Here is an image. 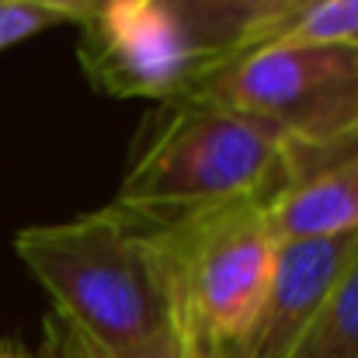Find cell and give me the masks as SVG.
I'll return each instance as SVG.
<instances>
[{
	"label": "cell",
	"instance_id": "1",
	"mask_svg": "<svg viewBox=\"0 0 358 358\" xmlns=\"http://www.w3.org/2000/svg\"><path fill=\"white\" fill-rule=\"evenodd\" d=\"M14 250L52 313L101 348L125 352L174 331V275L153 216L105 206L63 223L24 227Z\"/></svg>",
	"mask_w": 358,
	"mask_h": 358
},
{
	"label": "cell",
	"instance_id": "2",
	"mask_svg": "<svg viewBox=\"0 0 358 358\" xmlns=\"http://www.w3.org/2000/svg\"><path fill=\"white\" fill-rule=\"evenodd\" d=\"M289 139L271 125L206 98H181L136 153L115 206L178 220L234 202L268 199L285 178Z\"/></svg>",
	"mask_w": 358,
	"mask_h": 358
},
{
	"label": "cell",
	"instance_id": "3",
	"mask_svg": "<svg viewBox=\"0 0 358 358\" xmlns=\"http://www.w3.org/2000/svg\"><path fill=\"white\" fill-rule=\"evenodd\" d=\"M174 275V313L234 352L268 296L278 237L264 199L234 202L178 220H157Z\"/></svg>",
	"mask_w": 358,
	"mask_h": 358
},
{
	"label": "cell",
	"instance_id": "4",
	"mask_svg": "<svg viewBox=\"0 0 358 358\" xmlns=\"http://www.w3.org/2000/svg\"><path fill=\"white\" fill-rule=\"evenodd\" d=\"M188 98L250 115L296 146H320L358 129V49L257 45L213 66Z\"/></svg>",
	"mask_w": 358,
	"mask_h": 358
},
{
	"label": "cell",
	"instance_id": "5",
	"mask_svg": "<svg viewBox=\"0 0 358 358\" xmlns=\"http://www.w3.org/2000/svg\"><path fill=\"white\" fill-rule=\"evenodd\" d=\"M77 28L80 66L108 98L174 105L206 77V63L153 0H101Z\"/></svg>",
	"mask_w": 358,
	"mask_h": 358
},
{
	"label": "cell",
	"instance_id": "6",
	"mask_svg": "<svg viewBox=\"0 0 358 358\" xmlns=\"http://www.w3.org/2000/svg\"><path fill=\"white\" fill-rule=\"evenodd\" d=\"M358 254V230L341 237L285 240L278 243L275 275L261 313L247 338L230 352L234 358H292L296 345L317 320L334 282Z\"/></svg>",
	"mask_w": 358,
	"mask_h": 358
},
{
	"label": "cell",
	"instance_id": "7",
	"mask_svg": "<svg viewBox=\"0 0 358 358\" xmlns=\"http://www.w3.org/2000/svg\"><path fill=\"white\" fill-rule=\"evenodd\" d=\"M264 216L278 243L355 234L358 129L320 146L289 143L285 178L264 199Z\"/></svg>",
	"mask_w": 358,
	"mask_h": 358
},
{
	"label": "cell",
	"instance_id": "8",
	"mask_svg": "<svg viewBox=\"0 0 358 358\" xmlns=\"http://www.w3.org/2000/svg\"><path fill=\"white\" fill-rule=\"evenodd\" d=\"M188 38L206 73L257 49L303 0H153Z\"/></svg>",
	"mask_w": 358,
	"mask_h": 358
},
{
	"label": "cell",
	"instance_id": "9",
	"mask_svg": "<svg viewBox=\"0 0 358 358\" xmlns=\"http://www.w3.org/2000/svg\"><path fill=\"white\" fill-rule=\"evenodd\" d=\"M292 358H358V254L334 282Z\"/></svg>",
	"mask_w": 358,
	"mask_h": 358
},
{
	"label": "cell",
	"instance_id": "10",
	"mask_svg": "<svg viewBox=\"0 0 358 358\" xmlns=\"http://www.w3.org/2000/svg\"><path fill=\"white\" fill-rule=\"evenodd\" d=\"M261 45H341V49H358V0H306Z\"/></svg>",
	"mask_w": 358,
	"mask_h": 358
},
{
	"label": "cell",
	"instance_id": "11",
	"mask_svg": "<svg viewBox=\"0 0 358 358\" xmlns=\"http://www.w3.org/2000/svg\"><path fill=\"white\" fill-rule=\"evenodd\" d=\"M38 358H181V355H178V331H171L164 338H153V341H146L139 348L112 352V348H101L98 341H91L87 334H80L59 313H45Z\"/></svg>",
	"mask_w": 358,
	"mask_h": 358
},
{
	"label": "cell",
	"instance_id": "12",
	"mask_svg": "<svg viewBox=\"0 0 358 358\" xmlns=\"http://www.w3.org/2000/svg\"><path fill=\"white\" fill-rule=\"evenodd\" d=\"M66 24V17L45 3H31V0H0V52L45 31Z\"/></svg>",
	"mask_w": 358,
	"mask_h": 358
},
{
	"label": "cell",
	"instance_id": "13",
	"mask_svg": "<svg viewBox=\"0 0 358 358\" xmlns=\"http://www.w3.org/2000/svg\"><path fill=\"white\" fill-rule=\"evenodd\" d=\"M174 331H178V355L181 358H234L223 345L209 341L192 320L174 313Z\"/></svg>",
	"mask_w": 358,
	"mask_h": 358
},
{
	"label": "cell",
	"instance_id": "14",
	"mask_svg": "<svg viewBox=\"0 0 358 358\" xmlns=\"http://www.w3.org/2000/svg\"><path fill=\"white\" fill-rule=\"evenodd\" d=\"M31 3H45V7H52V10H59L66 21H73V24H80L101 0H31Z\"/></svg>",
	"mask_w": 358,
	"mask_h": 358
},
{
	"label": "cell",
	"instance_id": "15",
	"mask_svg": "<svg viewBox=\"0 0 358 358\" xmlns=\"http://www.w3.org/2000/svg\"><path fill=\"white\" fill-rule=\"evenodd\" d=\"M0 358H38V355H31V352H24L17 345H0Z\"/></svg>",
	"mask_w": 358,
	"mask_h": 358
},
{
	"label": "cell",
	"instance_id": "16",
	"mask_svg": "<svg viewBox=\"0 0 358 358\" xmlns=\"http://www.w3.org/2000/svg\"><path fill=\"white\" fill-rule=\"evenodd\" d=\"M303 3H306V0H303ZM303 3H299V7H303Z\"/></svg>",
	"mask_w": 358,
	"mask_h": 358
}]
</instances>
